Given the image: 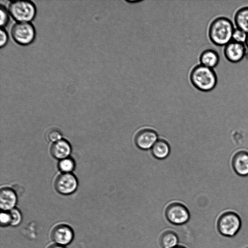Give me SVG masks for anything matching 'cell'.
I'll list each match as a JSON object with an SVG mask.
<instances>
[{"instance_id": "52a82bcc", "label": "cell", "mask_w": 248, "mask_h": 248, "mask_svg": "<svg viewBox=\"0 0 248 248\" xmlns=\"http://www.w3.org/2000/svg\"><path fill=\"white\" fill-rule=\"evenodd\" d=\"M78 186L76 176L71 173H62L55 180V188L60 194L69 195L74 192Z\"/></svg>"}, {"instance_id": "ba28073f", "label": "cell", "mask_w": 248, "mask_h": 248, "mask_svg": "<svg viewBox=\"0 0 248 248\" xmlns=\"http://www.w3.org/2000/svg\"><path fill=\"white\" fill-rule=\"evenodd\" d=\"M245 44L231 41L224 48V55L230 62L237 63L242 61L246 53Z\"/></svg>"}, {"instance_id": "7c38bea8", "label": "cell", "mask_w": 248, "mask_h": 248, "mask_svg": "<svg viewBox=\"0 0 248 248\" xmlns=\"http://www.w3.org/2000/svg\"><path fill=\"white\" fill-rule=\"evenodd\" d=\"M17 202L15 192L10 188L3 187L0 191V207L4 211L14 208Z\"/></svg>"}, {"instance_id": "3957f363", "label": "cell", "mask_w": 248, "mask_h": 248, "mask_svg": "<svg viewBox=\"0 0 248 248\" xmlns=\"http://www.w3.org/2000/svg\"><path fill=\"white\" fill-rule=\"evenodd\" d=\"M7 8L11 17L16 22H31L37 13L35 4L31 0H12Z\"/></svg>"}, {"instance_id": "5bb4252c", "label": "cell", "mask_w": 248, "mask_h": 248, "mask_svg": "<svg viewBox=\"0 0 248 248\" xmlns=\"http://www.w3.org/2000/svg\"><path fill=\"white\" fill-rule=\"evenodd\" d=\"M200 61L201 65L213 69L219 62V56L217 51L209 49L204 50L200 55Z\"/></svg>"}, {"instance_id": "9a60e30c", "label": "cell", "mask_w": 248, "mask_h": 248, "mask_svg": "<svg viewBox=\"0 0 248 248\" xmlns=\"http://www.w3.org/2000/svg\"><path fill=\"white\" fill-rule=\"evenodd\" d=\"M236 27L248 33V6L238 10L234 16Z\"/></svg>"}, {"instance_id": "9c48e42d", "label": "cell", "mask_w": 248, "mask_h": 248, "mask_svg": "<svg viewBox=\"0 0 248 248\" xmlns=\"http://www.w3.org/2000/svg\"><path fill=\"white\" fill-rule=\"evenodd\" d=\"M52 239L57 244L66 245L72 240L74 233L72 228L67 225L60 224L55 226L51 231Z\"/></svg>"}, {"instance_id": "4fadbf2b", "label": "cell", "mask_w": 248, "mask_h": 248, "mask_svg": "<svg viewBox=\"0 0 248 248\" xmlns=\"http://www.w3.org/2000/svg\"><path fill=\"white\" fill-rule=\"evenodd\" d=\"M71 151V148L69 143L63 139L54 142L50 148L51 155L60 160L69 157Z\"/></svg>"}, {"instance_id": "8fae6325", "label": "cell", "mask_w": 248, "mask_h": 248, "mask_svg": "<svg viewBox=\"0 0 248 248\" xmlns=\"http://www.w3.org/2000/svg\"><path fill=\"white\" fill-rule=\"evenodd\" d=\"M232 167L236 174L245 176L248 175V152L240 151L236 153L232 159Z\"/></svg>"}, {"instance_id": "2e32d148", "label": "cell", "mask_w": 248, "mask_h": 248, "mask_svg": "<svg viewBox=\"0 0 248 248\" xmlns=\"http://www.w3.org/2000/svg\"><path fill=\"white\" fill-rule=\"evenodd\" d=\"M151 152L154 157L159 159H163L169 155L170 148L167 141L163 140H159L152 147Z\"/></svg>"}, {"instance_id": "4316f807", "label": "cell", "mask_w": 248, "mask_h": 248, "mask_svg": "<svg viewBox=\"0 0 248 248\" xmlns=\"http://www.w3.org/2000/svg\"><path fill=\"white\" fill-rule=\"evenodd\" d=\"M173 248H186L183 246H176V247Z\"/></svg>"}, {"instance_id": "44dd1931", "label": "cell", "mask_w": 248, "mask_h": 248, "mask_svg": "<svg viewBox=\"0 0 248 248\" xmlns=\"http://www.w3.org/2000/svg\"><path fill=\"white\" fill-rule=\"evenodd\" d=\"M9 213L11 216V223L12 226L18 225L21 221L22 216L20 211L16 208H13L10 210Z\"/></svg>"}, {"instance_id": "277c9868", "label": "cell", "mask_w": 248, "mask_h": 248, "mask_svg": "<svg viewBox=\"0 0 248 248\" xmlns=\"http://www.w3.org/2000/svg\"><path fill=\"white\" fill-rule=\"evenodd\" d=\"M13 40L17 44L26 46L32 44L36 38L35 28L31 22H16L10 31Z\"/></svg>"}, {"instance_id": "d4e9b609", "label": "cell", "mask_w": 248, "mask_h": 248, "mask_svg": "<svg viewBox=\"0 0 248 248\" xmlns=\"http://www.w3.org/2000/svg\"><path fill=\"white\" fill-rule=\"evenodd\" d=\"M47 248H65L63 246L58 244H52L49 246Z\"/></svg>"}, {"instance_id": "e0dca14e", "label": "cell", "mask_w": 248, "mask_h": 248, "mask_svg": "<svg viewBox=\"0 0 248 248\" xmlns=\"http://www.w3.org/2000/svg\"><path fill=\"white\" fill-rule=\"evenodd\" d=\"M159 241L163 248H173L176 246L178 238L174 232L168 230L161 234Z\"/></svg>"}, {"instance_id": "ffe728a7", "label": "cell", "mask_w": 248, "mask_h": 248, "mask_svg": "<svg viewBox=\"0 0 248 248\" xmlns=\"http://www.w3.org/2000/svg\"><path fill=\"white\" fill-rule=\"evenodd\" d=\"M248 33L244 31L235 28L232 37V40L239 43L245 44Z\"/></svg>"}, {"instance_id": "cb8c5ba5", "label": "cell", "mask_w": 248, "mask_h": 248, "mask_svg": "<svg viewBox=\"0 0 248 248\" xmlns=\"http://www.w3.org/2000/svg\"><path fill=\"white\" fill-rule=\"evenodd\" d=\"M0 224L2 226H6L11 223V216L9 212L3 211L0 214Z\"/></svg>"}, {"instance_id": "484cf974", "label": "cell", "mask_w": 248, "mask_h": 248, "mask_svg": "<svg viewBox=\"0 0 248 248\" xmlns=\"http://www.w3.org/2000/svg\"><path fill=\"white\" fill-rule=\"evenodd\" d=\"M245 45H246V47L248 48V37H247L246 42L245 43Z\"/></svg>"}, {"instance_id": "d6986e66", "label": "cell", "mask_w": 248, "mask_h": 248, "mask_svg": "<svg viewBox=\"0 0 248 248\" xmlns=\"http://www.w3.org/2000/svg\"><path fill=\"white\" fill-rule=\"evenodd\" d=\"M0 25L1 28H4L8 24L10 15L7 8L3 4H0Z\"/></svg>"}, {"instance_id": "603a6c76", "label": "cell", "mask_w": 248, "mask_h": 248, "mask_svg": "<svg viewBox=\"0 0 248 248\" xmlns=\"http://www.w3.org/2000/svg\"><path fill=\"white\" fill-rule=\"evenodd\" d=\"M0 47L2 48L7 44L9 40L8 34L4 28H0Z\"/></svg>"}, {"instance_id": "5b68a950", "label": "cell", "mask_w": 248, "mask_h": 248, "mask_svg": "<svg viewBox=\"0 0 248 248\" xmlns=\"http://www.w3.org/2000/svg\"><path fill=\"white\" fill-rule=\"evenodd\" d=\"M241 224L240 216L234 211L228 210L222 213L218 217L217 227L222 235L232 237L238 232Z\"/></svg>"}, {"instance_id": "8992f818", "label": "cell", "mask_w": 248, "mask_h": 248, "mask_svg": "<svg viewBox=\"0 0 248 248\" xmlns=\"http://www.w3.org/2000/svg\"><path fill=\"white\" fill-rule=\"evenodd\" d=\"M165 216L170 223L181 225L186 222L189 218V213L186 207L179 202L169 204L165 210Z\"/></svg>"}, {"instance_id": "6da1fadb", "label": "cell", "mask_w": 248, "mask_h": 248, "mask_svg": "<svg viewBox=\"0 0 248 248\" xmlns=\"http://www.w3.org/2000/svg\"><path fill=\"white\" fill-rule=\"evenodd\" d=\"M235 29L232 21L225 16H219L211 23L208 30V36L214 45L225 46L231 41Z\"/></svg>"}, {"instance_id": "30bf717a", "label": "cell", "mask_w": 248, "mask_h": 248, "mask_svg": "<svg viewBox=\"0 0 248 248\" xmlns=\"http://www.w3.org/2000/svg\"><path fill=\"white\" fill-rule=\"evenodd\" d=\"M155 132L150 129H144L138 132L135 138L136 145L142 150L152 148L157 140Z\"/></svg>"}, {"instance_id": "7a4b0ae2", "label": "cell", "mask_w": 248, "mask_h": 248, "mask_svg": "<svg viewBox=\"0 0 248 248\" xmlns=\"http://www.w3.org/2000/svg\"><path fill=\"white\" fill-rule=\"evenodd\" d=\"M192 84L202 92H209L216 86L217 78L213 69L199 65L195 66L190 74Z\"/></svg>"}, {"instance_id": "7402d4cb", "label": "cell", "mask_w": 248, "mask_h": 248, "mask_svg": "<svg viewBox=\"0 0 248 248\" xmlns=\"http://www.w3.org/2000/svg\"><path fill=\"white\" fill-rule=\"evenodd\" d=\"M47 137L49 140L55 142L62 140V134L58 130L53 129L48 132Z\"/></svg>"}, {"instance_id": "ac0fdd59", "label": "cell", "mask_w": 248, "mask_h": 248, "mask_svg": "<svg viewBox=\"0 0 248 248\" xmlns=\"http://www.w3.org/2000/svg\"><path fill=\"white\" fill-rule=\"evenodd\" d=\"M75 166L74 160L69 157L60 160L58 164L59 169L62 173H71L74 170Z\"/></svg>"}]
</instances>
